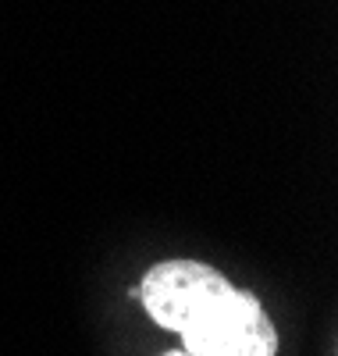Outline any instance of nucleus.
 <instances>
[{
    "label": "nucleus",
    "mask_w": 338,
    "mask_h": 356,
    "mask_svg": "<svg viewBox=\"0 0 338 356\" xmlns=\"http://www.w3.org/2000/svg\"><path fill=\"white\" fill-rule=\"evenodd\" d=\"M164 356H189V353H164Z\"/></svg>",
    "instance_id": "2"
},
{
    "label": "nucleus",
    "mask_w": 338,
    "mask_h": 356,
    "mask_svg": "<svg viewBox=\"0 0 338 356\" xmlns=\"http://www.w3.org/2000/svg\"><path fill=\"white\" fill-rule=\"evenodd\" d=\"M146 314L182 335L189 356H274L278 332L253 292L200 260H164L136 289Z\"/></svg>",
    "instance_id": "1"
}]
</instances>
